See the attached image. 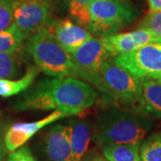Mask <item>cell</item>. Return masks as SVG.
<instances>
[{
  "instance_id": "obj_16",
  "label": "cell",
  "mask_w": 161,
  "mask_h": 161,
  "mask_svg": "<svg viewBox=\"0 0 161 161\" xmlns=\"http://www.w3.org/2000/svg\"><path fill=\"white\" fill-rule=\"evenodd\" d=\"M141 143L105 145L99 147L101 153L109 161H141Z\"/></svg>"
},
{
  "instance_id": "obj_2",
  "label": "cell",
  "mask_w": 161,
  "mask_h": 161,
  "mask_svg": "<svg viewBox=\"0 0 161 161\" xmlns=\"http://www.w3.org/2000/svg\"><path fill=\"white\" fill-rule=\"evenodd\" d=\"M153 126L151 117L136 108L108 103L99 111L92 127V140L105 145L142 143Z\"/></svg>"
},
{
  "instance_id": "obj_22",
  "label": "cell",
  "mask_w": 161,
  "mask_h": 161,
  "mask_svg": "<svg viewBox=\"0 0 161 161\" xmlns=\"http://www.w3.org/2000/svg\"><path fill=\"white\" fill-rule=\"evenodd\" d=\"M6 161H37L28 147H22L13 151Z\"/></svg>"
},
{
  "instance_id": "obj_20",
  "label": "cell",
  "mask_w": 161,
  "mask_h": 161,
  "mask_svg": "<svg viewBox=\"0 0 161 161\" xmlns=\"http://www.w3.org/2000/svg\"><path fill=\"white\" fill-rule=\"evenodd\" d=\"M139 28L150 31L158 38L161 39V9L158 11H150L141 21Z\"/></svg>"
},
{
  "instance_id": "obj_3",
  "label": "cell",
  "mask_w": 161,
  "mask_h": 161,
  "mask_svg": "<svg viewBox=\"0 0 161 161\" xmlns=\"http://www.w3.org/2000/svg\"><path fill=\"white\" fill-rule=\"evenodd\" d=\"M80 80L97 89L107 103L138 108L141 79L114 63L112 59L105 61L97 72L80 76Z\"/></svg>"
},
{
  "instance_id": "obj_8",
  "label": "cell",
  "mask_w": 161,
  "mask_h": 161,
  "mask_svg": "<svg viewBox=\"0 0 161 161\" xmlns=\"http://www.w3.org/2000/svg\"><path fill=\"white\" fill-rule=\"evenodd\" d=\"M71 58L75 65L73 77L80 79L82 75L97 72L102 64L108 60L110 55L103 46L101 39L93 37L71 53Z\"/></svg>"
},
{
  "instance_id": "obj_10",
  "label": "cell",
  "mask_w": 161,
  "mask_h": 161,
  "mask_svg": "<svg viewBox=\"0 0 161 161\" xmlns=\"http://www.w3.org/2000/svg\"><path fill=\"white\" fill-rule=\"evenodd\" d=\"M45 28L69 54L93 38L88 30L75 23L69 18L51 20Z\"/></svg>"
},
{
  "instance_id": "obj_7",
  "label": "cell",
  "mask_w": 161,
  "mask_h": 161,
  "mask_svg": "<svg viewBox=\"0 0 161 161\" xmlns=\"http://www.w3.org/2000/svg\"><path fill=\"white\" fill-rule=\"evenodd\" d=\"M14 23L28 36L45 28L50 19L49 0H13Z\"/></svg>"
},
{
  "instance_id": "obj_25",
  "label": "cell",
  "mask_w": 161,
  "mask_h": 161,
  "mask_svg": "<svg viewBox=\"0 0 161 161\" xmlns=\"http://www.w3.org/2000/svg\"><path fill=\"white\" fill-rule=\"evenodd\" d=\"M6 152H7V150L4 145V142H0V161H5Z\"/></svg>"
},
{
  "instance_id": "obj_13",
  "label": "cell",
  "mask_w": 161,
  "mask_h": 161,
  "mask_svg": "<svg viewBox=\"0 0 161 161\" xmlns=\"http://www.w3.org/2000/svg\"><path fill=\"white\" fill-rule=\"evenodd\" d=\"M138 109L150 117L161 120V83L151 78L141 79Z\"/></svg>"
},
{
  "instance_id": "obj_23",
  "label": "cell",
  "mask_w": 161,
  "mask_h": 161,
  "mask_svg": "<svg viewBox=\"0 0 161 161\" xmlns=\"http://www.w3.org/2000/svg\"><path fill=\"white\" fill-rule=\"evenodd\" d=\"M81 161H109L102 153H99L97 150H92L87 152L82 158Z\"/></svg>"
},
{
  "instance_id": "obj_18",
  "label": "cell",
  "mask_w": 161,
  "mask_h": 161,
  "mask_svg": "<svg viewBox=\"0 0 161 161\" xmlns=\"http://www.w3.org/2000/svg\"><path fill=\"white\" fill-rule=\"evenodd\" d=\"M28 37L14 23L6 31H0V52L20 51L23 41Z\"/></svg>"
},
{
  "instance_id": "obj_14",
  "label": "cell",
  "mask_w": 161,
  "mask_h": 161,
  "mask_svg": "<svg viewBox=\"0 0 161 161\" xmlns=\"http://www.w3.org/2000/svg\"><path fill=\"white\" fill-rule=\"evenodd\" d=\"M70 131L72 161H81L92 138V126L85 120L73 119L67 124Z\"/></svg>"
},
{
  "instance_id": "obj_28",
  "label": "cell",
  "mask_w": 161,
  "mask_h": 161,
  "mask_svg": "<svg viewBox=\"0 0 161 161\" xmlns=\"http://www.w3.org/2000/svg\"><path fill=\"white\" fill-rule=\"evenodd\" d=\"M151 79H155V80H158V81H159V82L161 83V75H158V76H157V77H155V78H151Z\"/></svg>"
},
{
  "instance_id": "obj_26",
  "label": "cell",
  "mask_w": 161,
  "mask_h": 161,
  "mask_svg": "<svg viewBox=\"0 0 161 161\" xmlns=\"http://www.w3.org/2000/svg\"><path fill=\"white\" fill-rule=\"evenodd\" d=\"M4 130H5V125H4V121H3V113L0 111V142H3Z\"/></svg>"
},
{
  "instance_id": "obj_15",
  "label": "cell",
  "mask_w": 161,
  "mask_h": 161,
  "mask_svg": "<svg viewBox=\"0 0 161 161\" xmlns=\"http://www.w3.org/2000/svg\"><path fill=\"white\" fill-rule=\"evenodd\" d=\"M39 72L40 69L37 66H31L26 70L25 75L17 80L0 79V97L9 98L26 91L33 83Z\"/></svg>"
},
{
  "instance_id": "obj_19",
  "label": "cell",
  "mask_w": 161,
  "mask_h": 161,
  "mask_svg": "<svg viewBox=\"0 0 161 161\" xmlns=\"http://www.w3.org/2000/svg\"><path fill=\"white\" fill-rule=\"evenodd\" d=\"M141 161H161V132H154L140 146Z\"/></svg>"
},
{
  "instance_id": "obj_4",
  "label": "cell",
  "mask_w": 161,
  "mask_h": 161,
  "mask_svg": "<svg viewBox=\"0 0 161 161\" xmlns=\"http://www.w3.org/2000/svg\"><path fill=\"white\" fill-rule=\"evenodd\" d=\"M25 50L40 71L49 77H73L75 65L66 52L46 28L27 38Z\"/></svg>"
},
{
  "instance_id": "obj_1",
  "label": "cell",
  "mask_w": 161,
  "mask_h": 161,
  "mask_svg": "<svg viewBox=\"0 0 161 161\" xmlns=\"http://www.w3.org/2000/svg\"><path fill=\"white\" fill-rule=\"evenodd\" d=\"M98 97L92 84L75 77L43 78L24 91L13 108L15 111L55 109L75 115L95 105Z\"/></svg>"
},
{
  "instance_id": "obj_12",
  "label": "cell",
  "mask_w": 161,
  "mask_h": 161,
  "mask_svg": "<svg viewBox=\"0 0 161 161\" xmlns=\"http://www.w3.org/2000/svg\"><path fill=\"white\" fill-rule=\"evenodd\" d=\"M42 148L47 161H72L68 125H52L43 137Z\"/></svg>"
},
{
  "instance_id": "obj_21",
  "label": "cell",
  "mask_w": 161,
  "mask_h": 161,
  "mask_svg": "<svg viewBox=\"0 0 161 161\" xmlns=\"http://www.w3.org/2000/svg\"><path fill=\"white\" fill-rule=\"evenodd\" d=\"M14 22L13 0H0V31L11 27Z\"/></svg>"
},
{
  "instance_id": "obj_9",
  "label": "cell",
  "mask_w": 161,
  "mask_h": 161,
  "mask_svg": "<svg viewBox=\"0 0 161 161\" xmlns=\"http://www.w3.org/2000/svg\"><path fill=\"white\" fill-rule=\"evenodd\" d=\"M70 113L55 110L43 119L34 122L16 123L8 127L4 134V145L8 152H13L31 139L42 128L64 117L71 116Z\"/></svg>"
},
{
  "instance_id": "obj_27",
  "label": "cell",
  "mask_w": 161,
  "mask_h": 161,
  "mask_svg": "<svg viewBox=\"0 0 161 161\" xmlns=\"http://www.w3.org/2000/svg\"><path fill=\"white\" fill-rule=\"evenodd\" d=\"M70 3H73V4H80V5H84L87 4L89 2H91L92 0H68Z\"/></svg>"
},
{
  "instance_id": "obj_11",
  "label": "cell",
  "mask_w": 161,
  "mask_h": 161,
  "mask_svg": "<svg viewBox=\"0 0 161 161\" xmlns=\"http://www.w3.org/2000/svg\"><path fill=\"white\" fill-rule=\"evenodd\" d=\"M159 40L161 39L150 31L142 28L130 32L115 33L101 37L103 46L112 58L134 51L148 43Z\"/></svg>"
},
{
  "instance_id": "obj_17",
  "label": "cell",
  "mask_w": 161,
  "mask_h": 161,
  "mask_svg": "<svg viewBox=\"0 0 161 161\" xmlns=\"http://www.w3.org/2000/svg\"><path fill=\"white\" fill-rule=\"evenodd\" d=\"M22 57L19 51L0 52V79H13L21 75Z\"/></svg>"
},
{
  "instance_id": "obj_24",
  "label": "cell",
  "mask_w": 161,
  "mask_h": 161,
  "mask_svg": "<svg viewBox=\"0 0 161 161\" xmlns=\"http://www.w3.org/2000/svg\"><path fill=\"white\" fill-rule=\"evenodd\" d=\"M150 11H158L161 9V0H148Z\"/></svg>"
},
{
  "instance_id": "obj_6",
  "label": "cell",
  "mask_w": 161,
  "mask_h": 161,
  "mask_svg": "<svg viewBox=\"0 0 161 161\" xmlns=\"http://www.w3.org/2000/svg\"><path fill=\"white\" fill-rule=\"evenodd\" d=\"M112 61L139 79L161 75V40L152 41L134 51L113 58Z\"/></svg>"
},
{
  "instance_id": "obj_5",
  "label": "cell",
  "mask_w": 161,
  "mask_h": 161,
  "mask_svg": "<svg viewBox=\"0 0 161 161\" xmlns=\"http://www.w3.org/2000/svg\"><path fill=\"white\" fill-rule=\"evenodd\" d=\"M85 5L89 14L85 29L98 37L115 34L134 22L140 14L129 0H92Z\"/></svg>"
}]
</instances>
